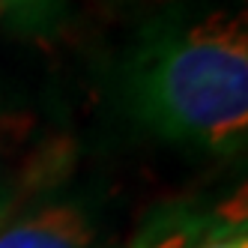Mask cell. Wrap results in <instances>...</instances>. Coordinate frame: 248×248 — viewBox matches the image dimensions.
Returning <instances> with one entry per match:
<instances>
[{"instance_id": "6da1fadb", "label": "cell", "mask_w": 248, "mask_h": 248, "mask_svg": "<svg viewBox=\"0 0 248 248\" xmlns=\"http://www.w3.org/2000/svg\"><path fill=\"white\" fill-rule=\"evenodd\" d=\"M135 120L173 144L233 153L248 126L245 18L212 12L158 30L126 69Z\"/></svg>"}, {"instance_id": "7a4b0ae2", "label": "cell", "mask_w": 248, "mask_h": 248, "mask_svg": "<svg viewBox=\"0 0 248 248\" xmlns=\"http://www.w3.org/2000/svg\"><path fill=\"white\" fill-rule=\"evenodd\" d=\"M90 224L69 203L45 206L0 233V248H90Z\"/></svg>"}, {"instance_id": "3957f363", "label": "cell", "mask_w": 248, "mask_h": 248, "mask_svg": "<svg viewBox=\"0 0 248 248\" xmlns=\"http://www.w3.org/2000/svg\"><path fill=\"white\" fill-rule=\"evenodd\" d=\"M33 129V117L21 111H6L0 108V147H15L30 135Z\"/></svg>"}, {"instance_id": "277c9868", "label": "cell", "mask_w": 248, "mask_h": 248, "mask_svg": "<svg viewBox=\"0 0 248 248\" xmlns=\"http://www.w3.org/2000/svg\"><path fill=\"white\" fill-rule=\"evenodd\" d=\"M194 248H248V236H245V230L233 227V230H227V233H216V236H209L203 239L201 245H194Z\"/></svg>"}, {"instance_id": "5b68a950", "label": "cell", "mask_w": 248, "mask_h": 248, "mask_svg": "<svg viewBox=\"0 0 248 248\" xmlns=\"http://www.w3.org/2000/svg\"><path fill=\"white\" fill-rule=\"evenodd\" d=\"M150 248H188V236H186V233H170V236L158 239V242L150 245Z\"/></svg>"}, {"instance_id": "8992f818", "label": "cell", "mask_w": 248, "mask_h": 248, "mask_svg": "<svg viewBox=\"0 0 248 248\" xmlns=\"http://www.w3.org/2000/svg\"><path fill=\"white\" fill-rule=\"evenodd\" d=\"M33 3V0H0V18L3 15H9V12H21V9H27Z\"/></svg>"}, {"instance_id": "52a82bcc", "label": "cell", "mask_w": 248, "mask_h": 248, "mask_svg": "<svg viewBox=\"0 0 248 248\" xmlns=\"http://www.w3.org/2000/svg\"><path fill=\"white\" fill-rule=\"evenodd\" d=\"M6 216H9V194L0 188V224L6 221Z\"/></svg>"}]
</instances>
